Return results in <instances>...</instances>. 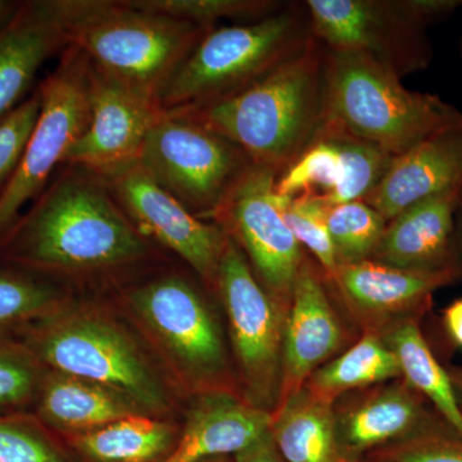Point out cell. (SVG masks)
<instances>
[{"label": "cell", "mask_w": 462, "mask_h": 462, "mask_svg": "<svg viewBox=\"0 0 462 462\" xmlns=\"http://www.w3.org/2000/svg\"><path fill=\"white\" fill-rule=\"evenodd\" d=\"M348 462H375V461L361 460V461H348Z\"/></svg>", "instance_id": "obj_43"}, {"label": "cell", "mask_w": 462, "mask_h": 462, "mask_svg": "<svg viewBox=\"0 0 462 462\" xmlns=\"http://www.w3.org/2000/svg\"><path fill=\"white\" fill-rule=\"evenodd\" d=\"M462 189V124L448 127L394 157L382 181L364 199L387 221L407 207Z\"/></svg>", "instance_id": "obj_19"}, {"label": "cell", "mask_w": 462, "mask_h": 462, "mask_svg": "<svg viewBox=\"0 0 462 462\" xmlns=\"http://www.w3.org/2000/svg\"><path fill=\"white\" fill-rule=\"evenodd\" d=\"M215 296L223 307L240 396L273 415L281 404L288 309L276 302L227 236Z\"/></svg>", "instance_id": "obj_9"}, {"label": "cell", "mask_w": 462, "mask_h": 462, "mask_svg": "<svg viewBox=\"0 0 462 462\" xmlns=\"http://www.w3.org/2000/svg\"><path fill=\"white\" fill-rule=\"evenodd\" d=\"M279 206L294 238L314 258L325 275L336 272L338 263L328 227L330 206L320 194L305 193L293 199L279 197Z\"/></svg>", "instance_id": "obj_31"}, {"label": "cell", "mask_w": 462, "mask_h": 462, "mask_svg": "<svg viewBox=\"0 0 462 462\" xmlns=\"http://www.w3.org/2000/svg\"><path fill=\"white\" fill-rule=\"evenodd\" d=\"M69 302L66 289L53 281L17 269L0 266V346L23 338L30 328Z\"/></svg>", "instance_id": "obj_27"}, {"label": "cell", "mask_w": 462, "mask_h": 462, "mask_svg": "<svg viewBox=\"0 0 462 462\" xmlns=\"http://www.w3.org/2000/svg\"><path fill=\"white\" fill-rule=\"evenodd\" d=\"M454 269L458 279H462V206L456 216L454 236Z\"/></svg>", "instance_id": "obj_39"}, {"label": "cell", "mask_w": 462, "mask_h": 462, "mask_svg": "<svg viewBox=\"0 0 462 462\" xmlns=\"http://www.w3.org/2000/svg\"><path fill=\"white\" fill-rule=\"evenodd\" d=\"M35 418L67 437L80 436L111 422L143 412L120 392L89 380L45 370L38 394Z\"/></svg>", "instance_id": "obj_22"}, {"label": "cell", "mask_w": 462, "mask_h": 462, "mask_svg": "<svg viewBox=\"0 0 462 462\" xmlns=\"http://www.w3.org/2000/svg\"><path fill=\"white\" fill-rule=\"evenodd\" d=\"M342 179L339 149L330 135L319 129L311 144L279 173L275 193L282 199H293L305 193L320 194L327 199L338 189Z\"/></svg>", "instance_id": "obj_29"}, {"label": "cell", "mask_w": 462, "mask_h": 462, "mask_svg": "<svg viewBox=\"0 0 462 462\" xmlns=\"http://www.w3.org/2000/svg\"><path fill=\"white\" fill-rule=\"evenodd\" d=\"M270 433L285 462H348L337 442L333 403L306 387L291 394L272 416Z\"/></svg>", "instance_id": "obj_23"}, {"label": "cell", "mask_w": 462, "mask_h": 462, "mask_svg": "<svg viewBox=\"0 0 462 462\" xmlns=\"http://www.w3.org/2000/svg\"><path fill=\"white\" fill-rule=\"evenodd\" d=\"M23 2H14V0H0V30L3 29L14 14H17Z\"/></svg>", "instance_id": "obj_41"}, {"label": "cell", "mask_w": 462, "mask_h": 462, "mask_svg": "<svg viewBox=\"0 0 462 462\" xmlns=\"http://www.w3.org/2000/svg\"><path fill=\"white\" fill-rule=\"evenodd\" d=\"M333 412L339 451L348 461L413 438L458 434L402 378L349 392L333 403Z\"/></svg>", "instance_id": "obj_15"}, {"label": "cell", "mask_w": 462, "mask_h": 462, "mask_svg": "<svg viewBox=\"0 0 462 462\" xmlns=\"http://www.w3.org/2000/svg\"><path fill=\"white\" fill-rule=\"evenodd\" d=\"M251 165L234 143L171 112L148 134L138 161L152 180L206 221Z\"/></svg>", "instance_id": "obj_10"}, {"label": "cell", "mask_w": 462, "mask_h": 462, "mask_svg": "<svg viewBox=\"0 0 462 462\" xmlns=\"http://www.w3.org/2000/svg\"><path fill=\"white\" fill-rule=\"evenodd\" d=\"M38 419L0 413V462H72Z\"/></svg>", "instance_id": "obj_33"}, {"label": "cell", "mask_w": 462, "mask_h": 462, "mask_svg": "<svg viewBox=\"0 0 462 462\" xmlns=\"http://www.w3.org/2000/svg\"><path fill=\"white\" fill-rule=\"evenodd\" d=\"M388 221L364 200L331 206L328 227L338 266L372 260Z\"/></svg>", "instance_id": "obj_30"}, {"label": "cell", "mask_w": 462, "mask_h": 462, "mask_svg": "<svg viewBox=\"0 0 462 462\" xmlns=\"http://www.w3.org/2000/svg\"><path fill=\"white\" fill-rule=\"evenodd\" d=\"M447 373L454 389L456 404L462 418V365H446Z\"/></svg>", "instance_id": "obj_40"}, {"label": "cell", "mask_w": 462, "mask_h": 462, "mask_svg": "<svg viewBox=\"0 0 462 462\" xmlns=\"http://www.w3.org/2000/svg\"><path fill=\"white\" fill-rule=\"evenodd\" d=\"M45 370L120 392L147 415L162 418L171 396L132 334L99 307L67 302L18 340Z\"/></svg>", "instance_id": "obj_6"}, {"label": "cell", "mask_w": 462, "mask_h": 462, "mask_svg": "<svg viewBox=\"0 0 462 462\" xmlns=\"http://www.w3.org/2000/svg\"><path fill=\"white\" fill-rule=\"evenodd\" d=\"M278 176L272 169L252 163L209 221L239 245L258 282L288 309L307 252L282 217L275 193Z\"/></svg>", "instance_id": "obj_12"}, {"label": "cell", "mask_w": 462, "mask_h": 462, "mask_svg": "<svg viewBox=\"0 0 462 462\" xmlns=\"http://www.w3.org/2000/svg\"><path fill=\"white\" fill-rule=\"evenodd\" d=\"M460 51H461V57H462V41L460 42Z\"/></svg>", "instance_id": "obj_44"}, {"label": "cell", "mask_w": 462, "mask_h": 462, "mask_svg": "<svg viewBox=\"0 0 462 462\" xmlns=\"http://www.w3.org/2000/svg\"><path fill=\"white\" fill-rule=\"evenodd\" d=\"M67 47L160 102L182 60L212 27L135 7L132 0H51Z\"/></svg>", "instance_id": "obj_3"}, {"label": "cell", "mask_w": 462, "mask_h": 462, "mask_svg": "<svg viewBox=\"0 0 462 462\" xmlns=\"http://www.w3.org/2000/svg\"><path fill=\"white\" fill-rule=\"evenodd\" d=\"M327 279L355 329L380 334L407 319L425 318L438 289L454 284L458 276L454 272H411L367 260L338 266Z\"/></svg>", "instance_id": "obj_17"}, {"label": "cell", "mask_w": 462, "mask_h": 462, "mask_svg": "<svg viewBox=\"0 0 462 462\" xmlns=\"http://www.w3.org/2000/svg\"><path fill=\"white\" fill-rule=\"evenodd\" d=\"M236 462H285L276 448L270 430L247 448L234 456Z\"/></svg>", "instance_id": "obj_38"}, {"label": "cell", "mask_w": 462, "mask_h": 462, "mask_svg": "<svg viewBox=\"0 0 462 462\" xmlns=\"http://www.w3.org/2000/svg\"><path fill=\"white\" fill-rule=\"evenodd\" d=\"M135 7L187 21L203 27H216L220 20H261L282 8L270 0H132Z\"/></svg>", "instance_id": "obj_32"}, {"label": "cell", "mask_w": 462, "mask_h": 462, "mask_svg": "<svg viewBox=\"0 0 462 462\" xmlns=\"http://www.w3.org/2000/svg\"><path fill=\"white\" fill-rule=\"evenodd\" d=\"M89 60L67 47L60 60L36 88L41 114L16 169L0 191V236L50 184L51 173L63 166L69 149L90 121Z\"/></svg>", "instance_id": "obj_11"}, {"label": "cell", "mask_w": 462, "mask_h": 462, "mask_svg": "<svg viewBox=\"0 0 462 462\" xmlns=\"http://www.w3.org/2000/svg\"><path fill=\"white\" fill-rule=\"evenodd\" d=\"M461 206L462 189H455L407 207L388 221L372 260L411 272L456 273L454 236Z\"/></svg>", "instance_id": "obj_18"}, {"label": "cell", "mask_w": 462, "mask_h": 462, "mask_svg": "<svg viewBox=\"0 0 462 462\" xmlns=\"http://www.w3.org/2000/svg\"><path fill=\"white\" fill-rule=\"evenodd\" d=\"M44 372L20 342L0 346V413L21 412L33 404Z\"/></svg>", "instance_id": "obj_34"}, {"label": "cell", "mask_w": 462, "mask_h": 462, "mask_svg": "<svg viewBox=\"0 0 462 462\" xmlns=\"http://www.w3.org/2000/svg\"><path fill=\"white\" fill-rule=\"evenodd\" d=\"M401 378L396 356L379 334L363 333L354 345L316 370L303 387L334 403L349 392Z\"/></svg>", "instance_id": "obj_26"}, {"label": "cell", "mask_w": 462, "mask_h": 462, "mask_svg": "<svg viewBox=\"0 0 462 462\" xmlns=\"http://www.w3.org/2000/svg\"><path fill=\"white\" fill-rule=\"evenodd\" d=\"M179 434L170 422L139 413L66 439L83 462H163Z\"/></svg>", "instance_id": "obj_24"}, {"label": "cell", "mask_w": 462, "mask_h": 462, "mask_svg": "<svg viewBox=\"0 0 462 462\" xmlns=\"http://www.w3.org/2000/svg\"><path fill=\"white\" fill-rule=\"evenodd\" d=\"M440 331L446 345L462 351V298L449 303L440 316Z\"/></svg>", "instance_id": "obj_37"}, {"label": "cell", "mask_w": 462, "mask_h": 462, "mask_svg": "<svg viewBox=\"0 0 462 462\" xmlns=\"http://www.w3.org/2000/svg\"><path fill=\"white\" fill-rule=\"evenodd\" d=\"M312 35L327 50L374 58L400 76L430 66L428 26L462 7V0H309Z\"/></svg>", "instance_id": "obj_8"}, {"label": "cell", "mask_w": 462, "mask_h": 462, "mask_svg": "<svg viewBox=\"0 0 462 462\" xmlns=\"http://www.w3.org/2000/svg\"><path fill=\"white\" fill-rule=\"evenodd\" d=\"M311 36L306 5H284L245 25L212 27L170 79L161 107L182 111L236 93L293 57Z\"/></svg>", "instance_id": "obj_7"}, {"label": "cell", "mask_w": 462, "mask_h": 462, "mask_svg": "<svg viewBox=\"0 0 462 462\" xmlns=\"http://www.w3.org/2000/svg\"><path fill=\"white\" fill-rule=\"evenodd\" d=\"M199 462H230L229 456H218V457L206 458Z\"/></svg>", "instance_id": "obj_42"}, {"label": "cell", "mask_w": 462, "mask_h": 462, "mask_svg": "<svg viewBox=\"0 0 462 462\" xmlns=\"http://www.w3.org/2000/svg\"><path fill=\"white\" fill-rule=\"evenodd\" d=\"M118 205L145 238L180 257L215 294L227 234L191 214L138 165L107 179Z\"/></svg>", "instance_id": "obj_14"}, {"label": "cell", "mask_w": 462, "mask_h": 462, "mask_svg": "<svg viewBox=\"0 0 462 462\" xmlns=\"http://www.w3.org/2000/svg\"><path fill=\"white\" fill-rule=\"evenodd\" d=\"M398 157L462 124V112L436 94L407 89L374 58L327 50L322 123Z\"/></svg>", "instance_id": "obj_4"}, {"label": "cell", "mask_w": 462, "mask_h": 462, "mask_svg": "<svg viewBox=\"0 0 462 462\" xmlns=\"http://www.w3.org/2000/svg\"><path fill=\"white\" fill-rule=\"evenodd\" d=\"M365 460L375 462H462L458 434H430L384 447Z\"/></svg>", "instance_id": "obj_36"}, {"label": "cell", "mask_w": 462, "mask_h": 462, "mask_svg": "<svg viewBox=\"0 0 462 462\" xmlns=\"http://www.w3.org/2000/svg\"><path fill=\"white\" fill-rule=\"evenodd\" d=\"M89 65L90 121L63 166L111 179L138 165L148 134L166 112L157 99Z\"/></svg>", "instance_id": "obj_13"}, {"label": "cell", "mask_w": 462, "mask_h": 462, "mask_svg": "<svg viewBox=\"0 0 462 462\" xmlns=\"http://www.w3.org/2000/svg\"><path fill=\"white\" fill-rule=\"evenodd\" d=\"M272 415L236 392L191 396L178 442L163 462H199L236 456L270 430Z\"/></svg>", "instance_id": "obj_20"}, {"label": "cell", "mask_w": 462, "mask_h": 462, "mask_svg": "<svg viewBox=\"0 0 462 462\" xmlns=\"http://www.w3.org/2000/svg\"><path fill=\"white\" fill-rule=\"evenodd\" d=\"M320 129L336 142L343 163V179L338 189L322 199L330 207L364 200L384 178L394 157L338 127L321 124Z\"/></svg>", "instance_id": "obj_28"}, {"label": "cell", "mask_w": 462, "mask_h": 462, "mask_svg": "<svg viewBox=\"0 0 462 462\" xmlns=\"http://www.w3.org/2000/svg\"><path fill=\"white\" fill-rule=\"evenodd\" d=\"M66 48L51 0L23 2L0 30V123L29 98L41 67Z\"/></svg>", "instance_id": "obj_21"}, {"label": "cell", "mask_w": 462, "mask_h": 462, "mask_svg": "<svg viewBox=\"0 0 462 462\" xmlns=\"http://www.w3.org/2000/svg\"><path fill=\"white\" fill-rule=\"evenodd\" d=\"M424 318H411L397 322L380 333L396 356L401 378L427 398L431 406L462 437V418L456 404L454 389L433 346L422 331Z\"/></svg>", "instance_id": "obj_25"}, {"label": "cell", "mask_w": 462, "mask_h": 462, "mask_svg": "<svg viewBox=\"0 0 462 462\" xmlns=\"http://www.w3.org/2000/svg\"><path fill=\"white\" fill-rule=\"evenodd\" d=\"M39 114L41 96L35 89L20 107L0 123V191L16 169Z\"/></svg>", "instance_id": "obj_35"}, {"label": "cell", "mask_w": 462, "mask_h": 462, "mask_svg": "<svg viewBox=\"0 0 462 462\" xmlns=\"http://www.w3.org/2000/svg\"><path fill=\"white\" fill-rule=\"evenodd\" d=\"M153 245L125 214L107 179L63 166L0 236V266L53 279L111 276L153 257Z\"/></svg>", "instance_id": "obj_1"}, {"label": "cell", "mask_w": 462, "mask_h": 462, "mask_svg": "<svg viewBox=\"0 0 462 462\" xmlns=\"http://www.w3.org/2000/svg\"><path fill=\"white\" fill-rule=\"evenodd\" d=\"M360 336L331 294L327 275L307 254L285 319L281 404Z\"/></svg>", "instance_id": "obj_16"}, {"label": "cell", "mask_w": 462, "mask_h": 462, "mask_svg": "<svg viewBox=\"0 0 462 462\" xmlns=\"http://www.w3.org/2000/svg\"><path fill=\"white\" fill-rule=\"evenodd\" d=\"M123 302L188 396L240 394L226 328L199 285L180 273H157L125 288Z\"/></svg>", "instance_id": "obj_5"}, {"label": "cell", "mask_w": 462, "mask_h": 462, "mask_svg": "<svg viewBox=\"0 0 462 462\" xmlns=\"http://www.w3.org/2000/svg\"><path fill=\"white\" fill-rule=\"evenodd\" d=\"M327 48L314 35L293 57L236 93L171 112L234 143L254 165L282 173L322 123Z\"/></svg>", "instance_id": "obj_2"}]
</instances>
